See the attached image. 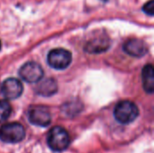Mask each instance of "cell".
<instances>
[{
	"mask_svg": "<svg viewBox=\"0 0 154 153\" xmlns=\"http://www.w3.org/2000/svg\"><path fill=\"white\" fill-rule=\"evenodd\" d=\"M25 137V130L19 123H8L0 127V140L6 143H17Z\"/></svg>",
	"mask_w": 154,
	"mask_h": 153,
	"instance_id": "obj_3",
	"label": "cell"
},
{
	"mask_svg": "<svg viewBox=\"0 0 154 153\" xmlns=\"http://www.w3.org/2000/svg\"><path fill=\"white\" fill-rule=\"evenodd\" d=\"M72 61V54L70 51L58 48L51 50L47 56V62L50 67L55 69H65Z\"/></svg>",
	"mask_w": 154,
	"mask_h": 153,
	"instance_id": "obj_4",
	"label": "cell"
},
{
	"mask_svg": "<svg viewBox=\"0 0 154 153\" xmlns=\"http://www.w3.org/2000/svg\"><path fill=\"white\" fill-rule=\"evenodd\" d=\"M143 12H144L146 14H148V15H150V16H152L154 14V1L153 0H150L148 3H146V4L143 5Z\"/></svg>",
	"mask_w": 154,
	"mask_h": 153,
	"instance_id": "obj_13",
	"label": "cell"
},
{
	"mask_svg": "<svg viewBox=\"0 0 154 153\" xmlns=\"http://www.w3.org/2000/svg\"><path fill=\"white\" fill-rule=\"evenodd\" d=\"M28 119L33 125L46 127L51 122V115L47 107L42 106H34L28 111Z\"/></svg>",
	"mask_w": 154,
	"mask_h": 153,
	"instance_id": "obj_6",
	"label": "cell"
},
{
	"mask_svg": "<svg viewBox=\"0 0 154 153\" xmlns=\"http://www.w3.org/2000/svg\"><path fill=\"white\" fill-rule=\"evenodd\" d=\"M0 50H1V41H0Z\"/></svg>",
	"mask_w": 154,
	"mask_h": 153,
	"instance_id": "obj_14",
	"label": "cell"
},
{
	"mask_svg": "<svg viewBox=\"0 0 154 153\" xmlns=\"http://www.w3.org/2000/svg\"><path fill=\"white\" fill-rule=\"evenodd\" d=\"M142 78H143V85L144 90L152 95L154 91V69L152 64L146 65L142 72Z\"/></svg>",
	"mask_w": 154,
	"mask_h": 153,
	"instance_id": "obj_11",
	"label": "cell"
},
{
	"mask_svg": "<svg viewBox=\"0 0 154 153\" xmlns=\"http://www.w3.org/2000/svg\"><path fill=\"white\" fill-rule=\"evenodd\" d=\"M57 91H58L57 82L52 78H47V79L40 82L35 87V92L38 95L42 96H53Z\"/></svg>",
	"mask_w": 154,
	"mask_h": 153,
	"instance_id": "obj_10",
	"label": "cell"
},
{
	"mask_svg": "<svg viewBox=\"0 0 154 153\" xmlns=\"http://www.w3.org/2000/svg\"><path fill=\"white\" fill-rule=\"evenodd\" d=\"M23 91V87L22 82L14 78L5 79L0 87L1 95L9 100H14L21 96Z\"/></svg>",
	"mask_w": 154,
	"mask_h": 153,
	"instance_id": "obj_7",
	"label": "cell"
},
{
	"mask_svg": "<svg viewBox=\"0 0 154 153\" xmlns=\"http://www.w3.org/2000/svg\"><path fill=\"white\" fill-rule=\"evenodd\" d=\"M19 76L25 82L37 83L43 78V69L40 64L34 61H28L20 68Z\"/></svg>",
	"mask_w": 154,
	"mask_h": 153,
	"instance_id": "obj_5",
	"label": "cell"
},
{
	"mask_svg": "<svg viewBox=\"0 0 154 153\" xmlns=\"http://www.w3.org/2000/svg\"><path fill=\"white\" fill-rule=\"evenodd\" d=\"M124 50L132 57L141 58L148 52V48L142 40L133 38L124 44Z\"/></svg>",
	"mask_w": 154,
	"mask_h": 153,
	"instance_id": "obj_8",
	"label": "cell"
},
{
	"mask_svg": "<svg viewBox=\"0 0 154 153\" xmlns=\"http://www.w3.org/2000/svg\"><path fill=\"white\" fill-rule=\"evenodd\" d=\"M110 47V40L106 36H97L89 40L85 45L84 49L88 53H101L105 52Z\"/></svg>",
	"mask_w": 154,
	"mask_h": 153,
	"instance_id": "obj_9",
	"label": "cell"
},
{
	"mask_svg": "<svg viewBox=\"0 0 154 153\" xmlns=\"http://www.w3.org/2000/svg\"><path fill=\"white\" fill-rule=\"evenodd\" d=\"M114 115L116 120L120 124H128L133 123L139 116V109L134 102L124 100L116 106Z\"/></svg>",
	"mask_w": 154,
	"mask_h": 153,
	"instance_id": "obj_2",
	"label": "cell"
},
{
	"mask_svg": "<svg viewBox=\"0 0 154 153\" xmlns=\"http://www.w3.org/2000/svg\"><path fill=\"white\" fill-rule=\"evenodd\" d=\"M12 113V107L10 104L5 100H0V123L9 118Z\"/></svg>",
	"mask_w": 154,
	"mask_h": 153,
	"instance_id": "obj_12",
	"label": "cell"
},
{
	"mask_svg": "<svg viewBox=\"0 0 154 153\" xmlns=\"http://www.w3.org/2000/svg\"><path fill=\"white\" fill-rule=\"evenodd\" d=\"M70 143V138L68 132L61 126L51 128L47 136V144L50 149L55 152L66 151Z\"/></svg>",
	"mask_w": 154,
	"mask_h": 153,
	"instance_id": "obj_1",
	"label": "cell"
}]
</instances>
